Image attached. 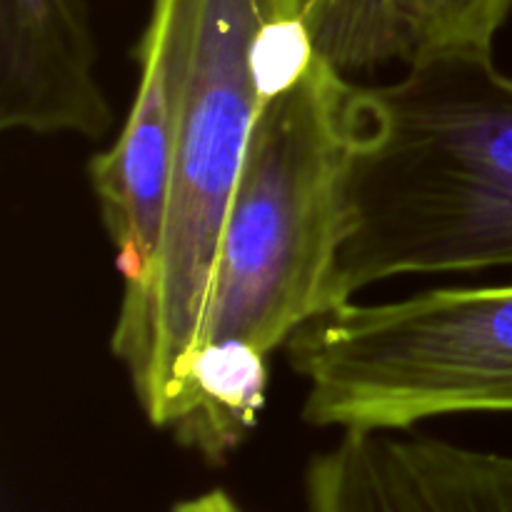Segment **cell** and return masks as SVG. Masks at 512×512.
I'll list each match as a JSON object with an SVG mask.
<instances>
[{"instance_id":"ba28073f","label":"cell","mask_w":512,"mask_h":512,"mask_svg":"<svg viewBox=\"0 0 512 512\" xmlns=\"http://www.w3.org/2000/svg\"><path fill=\"white\" fill-rule=\"evenodd\" d=\"M305 23L318 53L343 70L398 58L388 0H308Z\"/></svg>"},{"instance_id":"7a4b0ae2","label":"cell","mask_w":512,"mask_h":512,"mask_svg":"<svg viewBox=\"0 0 512 512\" xmlns=\"http://www.w3.org/2000/svg\"><path fill=\"white\" fill-rule=\"evenodd\" d=\"M308 0H153L143 38L168 58L175 160L168 218L148 285L123 295L110 348L145 418L175 430L193 410L190 383L220 230L250 133L265 108L250 53L263 25Z\"/></svg>"},{"instance_id":"6da1fadb","label":"cell","mask_w":512,"mask_h":512,"mask_svg":"<svg viewBox=\"0 0 512 512\" xmlns=\"http://www.w3.org/2000/svg\"><path fill=\"white\" fill-rule=\"evenodd\" d=\"M363 95L335 295L512 265V75L493 53L408 65Z\"/></svg>"},{"instance_id":"8992f818","label":"cell","mask_w":512,"mask_h":512,"mask_svg":"<svg viewBox=\"0 0 512 512\" xmlns=\"http://www.w3.org/2000/svg\"><path fill=\"white\" fill-rule=\"evenodd\" d=\"M83 0H0V128L100 138L113 123Z\"/></svg>"},{"instance_id":"3957f363","label":"cell","mask_w":512,"mask_h":512,"mask_svg":"<svg viewBox=\"0 0 512 512\" xmlns=\"http://www.w3.org/2000/svg\"><path fill=\"white\" fill-rule=\"evenodd\" d=\"M363 120L360 85L320 53L260 110L220 230L198 350L245 343L270 358L340 308L335 270Z\"/></svg>"},{"instance_id":"9c48e42d","label":"cell","mask_w":512,"mask_h":512,"mask_svg":"<svg viewBox=\"0 0 512 512\" xmlns=\"http://www.w3.org/2000/svg\"><path fill=\"white\" fill-rule=\"evenodd\" d=\"M173 512H243V510H240V505L235 503L225 490H208V493L203 495H195V498L175 503Z\"/></svg>"},{"instance_id":"5b68a950","label":"cell","mask_w":512,"mask_h":512,"mask_svg":"<svg viewBox=\"0 0 512 512\" xmlns=\"http://www.w3.org/2000/svg\"><path fill=\"white\" fill-rule=\"evenodd\" d=\"M405 430H343L305 470L308 512H512V455Z\"/></svg>"},{"instance_id":"277c9868","label":"cell","mask_w":512,"mask_h":512,"mask_svg":"<svg viewBox=\"0 0 512 512\" xmlns=\"http://www.w3.org/2000/svg\"><path fill=\"white\" fill-rule=\"evenodd\" d=\"M315 428L410 430L460 413H512V285L345 303L290 338Z\"/></svg>"},{"instance_id":"52a82bcc","label":"cell","mask_w":512,"mask_h":512,"mask_svg":"<svg viewBox=\"0 0 512 512\" xmlns=\"http://www.w3.org/2000/svg\"><path fill=\"white\" fill-rule=\"evenodd\" d=\"M405 65L453 53H493L512 0H388Z\"/></svg>"}]
</instances>
